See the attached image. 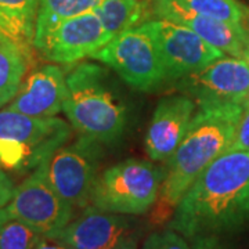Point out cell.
Returning a JSON list of instances; mask_svg holds the SVG:
<instances>
[{
  "mask_svg": "<svg viewBox=\"0 0 249 249\" xmlns=\"http://www.w3.org/2000/svg\"><path fill=\"white\" fill-rule=\"evenodd\" d=\"M71 134L72 126L61 118H40L9 108L0 109V139L7 140L24 152L27 173L50 160L54 152L68 142Z\"/></svg>",
  "mask_w": 249,
  "mask_h": 249,
  "instance_id": "10",
  "label": "cell"
},
{
  "mask_svg": "<svg viewBox=\"0 0 249 249\" xmlns=\"http://www.w3.org/2000/svg\"><path fill=\"white\" fill-rule=\"evenodd\" d=\"M65 79L62 112L72 127L103 144L118 142L129 124V109L109 70L96 62H78L67 67Z\"/></svg>",
  "mask_w": 249,
  "mask_h": 249,
  "instance_id": "3",
  "label": "cell"
},
{
  "mask_svg": "<svg viewBox=\"0 0 249 249\" xmlns=\"http://www.w3.org/2000/svg\"><path fill=\"white\" fill-rule=\"evenodd\" d=\"M151 0H103L94 13L111 37L152 19Z\"/></svg>",
  "mask_w": 249,
  "mask_h": 249,
  "instance_id": "18",
  "label": "cell"
},
{
  "mask_svg": "<svg viewBox=\"0 0 249 249\" xmlns=\"http://www.w3.org/2000/svg\"><path fill=\"white\" fill-rule=\"evenodd\" d=\"M165 169L150 160L118 162L98 173L90 206L119 214H144L158 201Z\"/></svg>",
  "mask_w": 249,
  "mask_h": 249,
  "instance_id": "4",
  "label": "cell"
},
{
  "mask_svg": "<svg viewBox=\"0 0 249 249\" xmlns=\"http://www.w3.org/2000/svg\"><path fill=\"white\" fill-rule=\"evenodd\" d=\"M103 157V142L80 134L73 142L61 145L46 160V175L61 198L75 209H85L90 205Z\"/></svg>",
  "mask_w": 249,
  "mask_h": 249,
  "instance_id": "6",
  "label": "cell"
},
{
  "mask_svg": "<svg viewBox=\"0 0 249 249\" xmlns=\"http://www.w3.org/2000/svg\"><path fill=\"white\" fill-rule=\"evenodd\" d=\"M196 112V104L184 94L160 98L145 134V152L150 160L154 162L169 160L178 150Z\"/></svg>",
  "mask_w": 249,
  "mask_h": 249,
  "instance_id": "14",
  "label": "cell"
},
{
  "mask_svg": "<svg viewBox=\"0 0 249 249\" xmlns=\"http://www.w3.org/2000/svg\"><path fill=\"white\" fill-rule=\"evenodd\" d=\"M183 6L206 17L248 27L249 7L238 0H178Z\"/></svg>",
  "mask_w": 249,
  "mask_h": 249,
  "instance_id": "20",
  "label": "cell"
},
{
  "mask_svg": "<svg viewBox=\"0 0 249 249\" xmlns=\"http://www.w3.org/2000/svg\"><path fill=\"white\" fill-rule=\"evenodd\" d=\"M103 0H39L34 45L58 22L94 11Z\"/></svg>",
  "mask_w": 249,
  "mask_h": 249,
  "instance_id": "19",
  "label": "cell"
},
{
  "mask_svg": "<svg viewBox=\"0 0 249 249\" xmlns=\"http://www.w3.org/2000/svg\"><path fill=\"white\" fill-rule=\"evenodd\" d=\"M16 186L9 175L0 166V208H6L14 196Z\"/></svg>",
  "mask_w": 249,
  "mask_h": 249,
  "instance_id": "24",
  "label": "cell"
},
{
  "mask_svg": "<svg viewBox=\"0 0 249 249\" xmlns=\"http://www.w3.org/2000/svg\"><path fill=\"white\" fill-rule=\"evenodd\" d=\"M37 10L39 0H0V32L18 43L34 60Z\"/></svg>",
  "mask_w": 249,
  "mask_h": 249,
  "instance_id": "16",
  "label": "cell"
},
{
  "mask_svg": "<svg viewBox=\"0 0 249 249\" xmlns=\"http://www.w3.org/2000/svg\"><path fill=\"white\" fill-rule=\"evenodd\" d=\"M42 237L25 223L9 217L0 226V249H34Z\"/></svg>",
  "mask_w": 249,
  "mask_h": 249,
  "instance_id": "21",
  "label": "cell"
},
{
  "mask_svg": "<svg viewBox=\"0 0 249 249\" xmlns=\"http://www.w3.org/2000/svg\"><path fill=\"white\" fill-rule=\"evenodd\" d=\"M230 151H249V103L244 108L234 137L227 148V152Z\"/></svg>",
  "mask_w": 249,
  "mask_h": 249,
  "instance_id": "23",
  "label": "cell"
},
{
  "mask_svg": "<svg viewBox=\"0 0 249 249\" xmlns=\"http://www.w3.org/2000/svg\"><path fill=\"white\" fill-rule=\"evenodd\" d=\"M9 219V216L6 213V211H4V208H0V226L3 224V223L6 222Z\"/></svg>",
  "mask_w": 249,
  "mask_h": 249,
  "instance_id": "27",
  "label": "cell"
},
{
  "mask_svg": "<svg viewBox=\"0 0 249 249\" xmlns=\"http://www.w3.org/2000/svg\"><path fill=\"white\" fill-rule=\"evenodd\" d=\"M181 94L198 108L249 103V64L235 57H226L206 65L176 82Z\"/></svg>",
  "mask_w": 249,
  "mask_h": 249,
  "instance_id": "9",
  "label": "cell"
},
{
  "mask_svg": "<svg viewBox=\"0 0 249 249\" xmlns=\"http://www.w3.org/2000/svg\"><path fill=\"white\" fill-rule=\"evenodd\" d=\"M247 31H248V36H247V45H245V54H244V60L249 64V24L247 27Z\"/></svg>",
  "mask_w": 249,
  "mask_h": 249,
  "instance_id": "26",
  "label": "cell"
},
{
  "mask_svg": "<svg viewBox=\"0 0 249 249\" xmlns=\"http://www.w3.org/2000/svg\"><path fill=\"white\" fill-rule=\"evenodd\" d=\"M32 64L34 58L21 46L0 32V108L6 107L17 94Z\"/></svg>",
  "mask_w": 249,
  "mask_h": 249,
  "instance_id": "17",
  "label": "cell"
},
{
  "mask_svg": "<svg viewBox=\"0 0 249 249\" xmlns=\"http://www.w3.org/2000/svg\"><path fill=\"white\" fill-rule=\"evenodd\" d=\"M91 58L103 62L139 91H154L166 82L158 47L142 27L114 36Z\"/></svg>",
  "mask_w": 249,
  "mask_h": 249,
  "instance_id": "5",
  "label": "cell"
},
{
  "mask_svg": "<svg viewBox=\"0 0 249 249\" xmlns=\"http://www.w3.org/2000/svg\"><path fill=\"white\" fill-rule=\"evenodd\" d=\"M142 27L158 47L166 80L178 82L222 58L216 49L190 28L165 18H152Z\"/></svg>",
  "mask_w": 249,
  "mask_h": 249,
  "instance_id": "8",
  "label": "cell"
},
{
  "mask_svg": "<svg viewBox=\"0 0 249 249\" xmlns=\"http://www.w3.org/2000/svg\"><path fill=\"white\" fill-rule=\"evenodd\" d=\"M53 235L72 249H137L142 226L129 214L104 212L89 205Z\"/></svg>",
  "mask_w": 249,
  "mask_h": 249,
  "instance_id": "11",
  "label": "cell"
},
{
  "mask_svg": "<svg viewBox=\"0 0 249 249\" xmlns=\"http://www.w3.org/2000/svg\"><path fill=\"white\" fill-rule=\"evenodd\" d=\"M249 227V151L220 155L201 173L175 208L168 229L193 249H222Z\"/></svg>",
  "mask_w": 249,
  "mask_h": 249,
  "instance_id": "1",
  "label": "cell"
},
{
  "mask_svg": "<svg viewBox=\"0 0 249 249\" xmlns=\"http://www.w3.org/2000/svg\"><path fill=\"white\" fill-rule=\"evenodd\" d=\"M34 249H72L68 244H65L60 238L54 235H43L42 240L37 242Z\"/></svg>",
  "mask_w": 249,
  "mask_h": 249,
  "instance_id": "25",
  "label": "cell"
},
{
  "mask_svg": "<svg viewBox=\"0 0 249 249\" xmlns=\"http://www.w3.org/2000/svg\"><path fill=\"white\" fill-rule=\"evenodd\" d=\"M67 91L64 68L53 62L45 64L25 76L7 108L31 116H57L62 111Z\"/></svg>",
  "mask_w": 249,
  "mask_h": 249,
  "instance_id": "15",
  "label": "cell"
},
{
  "mask_svg": "<svg viewBox=\"0 0 249 249\" xmlns=\"http://www.w3.org/2000/svg\"><path fill=\"white\" fill-rule=\"evenodd\" d=\"M142 249H193V247L180 232L168 229L152 232L144 241Z\"/></svg>",
  "mask_w": 249,
  "mask_h": 249,
  "instance_id": "22",
  "label": "cell"
},
{
  "mask_svg": "<svg viewBox=\"0 0 249 249\" xmlns=\"http://www.w3.org/2000/svg\"><path fill=\"white\" fill-rule=\"evenodd\" d=\"M151 7L154 18H165L181 24L224 54L244 60L248 36L245 25L229 24L198 14L178 0H151Z\"/></svg>",
  "mask_w": 249,
  "mask_h": 249,
  "instance_id": "13",
  "label": "cell"
},
{
  "mask_svg": "<svg viewBox=\"0 0 249 249\" xmlns=\"http://www.w3.org/2000/svg\"><path fill=\"white\" fill-rule=\"evenodd\" d=\"M45 163L32 170L16 187L14 196L4 211L9 217L21 220L42 235H53L73 219L75 208L50 184Z\"/></svg>",
  "mask_w": 249,
  "mask_h": 249,
  "instance_id": "7",
  "label": "cell"
},
{
  "mask_svg": "<svg viewBox=\"0 0 249 249\" xmlns=\"http://www.w3.org/2000/svg\"><path fill=\"white\" fill-rule=\"evenodd\" d=\"M111 39L97 14L90 11L58 22L34 47L46 61L70 67L91 58Z\"/></svg>",
  "mask_w": 249,
  "mask_h": 249,
  "instance_id": "12",
  "label": "cell"
},
{
  "mask_svg": "<svg viewBox=\"0 0 249 249\" xmlns=\"http://www.w3.org/2000/svg\"><path fill=\"white\" fill-rule=\"evenodd\" d=\"M247 104L198 108L178 150L166 160L158 196L162 216L175 211L201 173L227 152Z\"/></svg>",
  "mask_w": 249,
  "mask_h": 249,
  "instance_id": "2",
  "label": "cell"
}]
</instances>
